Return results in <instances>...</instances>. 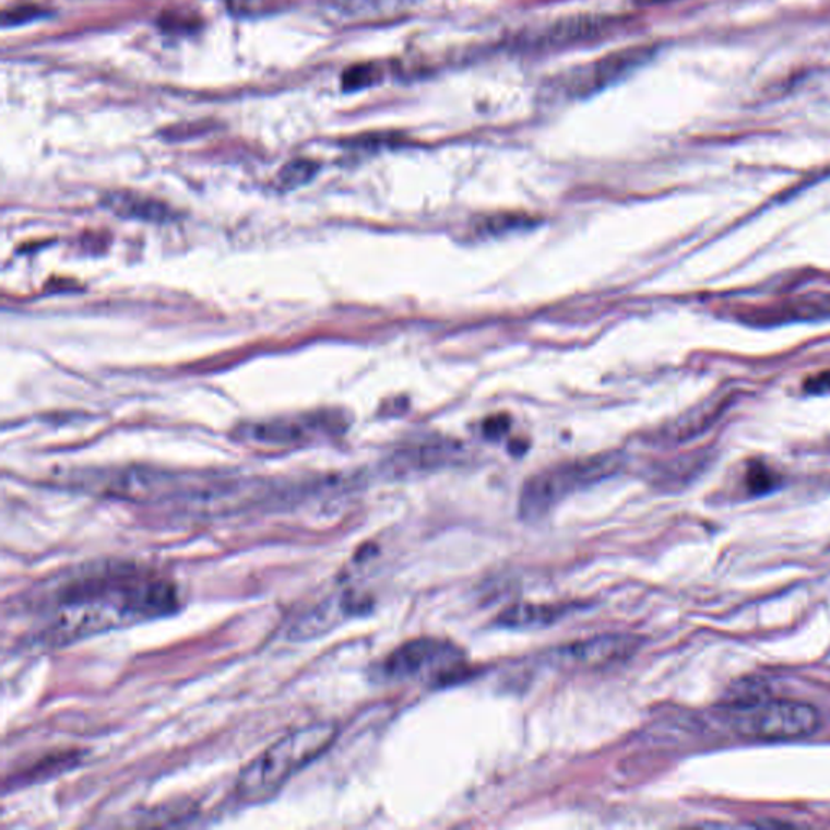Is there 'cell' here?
Returning <instances> with one entry per match:
<instances>
[{"instance_id": "obj_1", "label": "cell", "mask_w": 830, "mask_h": 830, "mask_svg": "<svg viewBox=\"0 0 830 830\" xmlns=\"http://www.w3.org/2000/svg\"><path fill=\"white\" fill-rule=\"evenodd\" d=\"M179 607L176 585L129 564H102L66 576L43 597L39 639L63 645L122 625L167 617Z\"/></svg>"}, {"instance_id": "obj_2", "label": "cell", "mask_w": 830, "mask_h": 830, "mask_svg": "<svg viewBox=\"0 0 830 830\" xmlns=\"http://www.w3.org/2000/svg\"><path fill=\"white\" fill-rule=\"evenodd\" d=\"M336 736V726L320 722L294 730L268 746L237 779L236 798L246 805L273 798L294 775L323 755Z\"/></svg>"}, {"instance_id": "obj_3", "label": "cell", "mask_w": 830, "mask_h": 830, "mask_svg": "<svg viewBox=\"0 0 830 830\" xmlns=\"http://www.w3.org/2000/svg\"><path fill=\"white\" fill-rule=\"evenodd\" d=\"M620 453L597 454L532 475L519 495V514L524 521H541L568 495L617 474Z\"/></svg>"}, {"instance_id": "obj_4", "label": "cell", "mask_w": 830, "mask_h": 830, "mask_svg": "<svg viewBox=\"0 0 830 830\" xmlns=\"http://www.w3.org/2000/svg\"><path fill=\"white\" fill-rule=\"evenodd\" d=\"M732 725L745 738L768 742L806 738L818 732L819 712L806 702L764 698L751 704L735 706Z\"/></svg>"}, {"instance_id": "obj_5", "label": "cell", "mask_w": 830, "mask_h": 830, "mask_svg": "<svg viewBox=\"0 0 830 830\" xmlns=\"http://www.w3.org/2000/svg\"><path fill=\"white\" fill-rule=\"evenodd\" d=\"M651 56V49L641 46L607 54L595 62L576 67L555 79L550 92L565 99L589 98L628 79L636 70L641 69Z\"/></svg>"}, {"instance_id": "obj_6", "label": "cell", "mask_w": 830, "mask_h": 830, "mask_svg": "<svg viewBox=\"0 0 830 830\" xmlns=\"http://www.w3.org/2000/svg\"><path fill=\"white\" fill-rule=\"evenodd\" d=\"M618 28V20L604 15H571L555 20L519 38L525 51H560L598 42Z\"/></svg>"}, {"instance_id": "obj_7", "label": "cell", "mask_w": 830, "mask_h": 830, "mask_svg": "<svg viewBox=\"0 0 830 830\" xmlns=\"http://www.w3.org/2000/svg\"><path fill=\"white\" fill-rule=\"evenodd\" d=\"M460 659V651L450 642L434 638L413 639L384 659L380 675L390 681H404L431 671L453 667Z\"/></svg>"}, {"instance_id": "obj_8", "label": "cell", "mask_w": 830, "mask_h": 830, "mask_svg": "<svg viewBox=\"0 0 830 830\" xmlns=\"http://www.w3.org/2000/svg\"><path fill=\"white\" fill-rule=\"evenodd\" d=\"M639 641L628 635H604L572 642L558 651L560 662L576 667L604 668L626 661L638 651Z\"/></svg>"}, {"instance_id": "obj_9", "label": "cell", "mask_w": 830, "mask_h": 830, "mask_svg": "<svg viewBox=\"0 0 830 830\" xmlns=\"http://www.w3.org/2000/svg\"><path fill=\"white\" fill-rule=\"evenodd\" d=\"M331 422L337 418H274V420L260 422V424L247 425L240 437L246 440L257 441L260 444H273V447H289L300 444L309 440L320 425L330 427Z\"/></svg>"}, {"instance_id": "obj_10", "label": "cell", "mask_w": 830, "mask_h": 830, "mask_svg": "<svg viewBox=\"0 0 830 830\" xmlns=\"http://www.w3.org/2000/svg\"><path fill=\"white\" fill-rule=\"evenodd\" d=\"M104 206L116 216L130 220L149 221V223H167L173 220L174 211L157 200L129 192H114L104 197Z\"/></svg>"}, {"instance_id": "obj_11", "label": "cell", "mask_w": 830, "mask_h": 830, "mask_svg": "<svg viewBox=\"0 0 830 830\" xmlns=\"http://www.w3.org/2000/svg\"><path fill=\"white\" fill-rule=\"evenodd\" d=\"M418 0H333L334 10L351 22H378L410 12Z\"/></svg>"}, {"instance_id": "obj_12", "label": "cell", "mask_w": 830, "mask_h": 830, "mask_svg": "<svg viewBox=\"0 0 830 830\" xmlns=\"http://www.w3.org/2000/svg\"><path fill=\"white\" fill-rule=\"evenodd\" d=\"M571 610L572 607H568V605L565 604L514 605V607L507 608V610L498 617V625H500L501 628L508 629L542 628V626L554 625V622L560 621L561 618L567 617Z\"/></svg>"}, {"instance_id": "obj_13", "label": "cell", "mask_w": 830, "mask_h": 830, "mask_svg": "<svg viewBox=\"0 0 830 830\" xmlns=\"http://www.w3.org/2000/svg\"><path fill=\"white\" fill-rule=\"evenodd\" d=\"M318 164L310 159H294L287 163L277 174V186L283 190L299 189L306 186L315 174H317Z\"/></svg>"}, {"instance_id": "obj_14", "label": "cell", "mask_w": 830, "mask_h": 830, "mask_svg": "<svg viewBox=\"0 0 830 830\" xmlns=\"http://www.w3.org/2000/svg\"><path fill=\"white\" fill-rule=\"evenodd\" d=\"M381 76H383V73H381L380 67L374 66V63L354 66L344 72L343 88L346 92H359V90L377 85Z\"/></svg>"}, {"instance_id": "obj_15", "label": "cell", "mask_w": 830, "mask_h": 830, "mask_svg": "<svg viewBox=\"0 0 830 830\" xmlns=\"http://www.w3.org/2000/svg\"><path fill=\"white\" fill-rule=\"evenodd\" d=\"M746 484L749 491L755 495L768 494L778 485V477L762 464L755 463L748 469L746 474Z\"/></svg>"}, {"instance_id": "obj_16", "label": "cell", "mask_w": 830, "mask_h": 830, "mask_svg": "<svg viewBox=\"0 0 830 830\" xmlns=\"http://www.w3.org/2000/svg\"><path fill=\"white\" fill-rule=\"evenodd\" d=\"M527 226V217L522 216H494L485 220L484 223L478 226V229L485 234H491V236H498V234L508 233V230L518 229V227Z\"/></svg>"}, {"instance_id": "obj_17", "label": "cell", "mask_w": 830, "mask_h": 830, "mask_svg": "<svg viewBox=\"0 0 830 830\" xmlns=\"http://www.w3.org/2000/svg\"><path fill=\"white\" fill-rule=\"evenodd\" d=\"M42 9L33 5L16 7V9L3 12L2 25H23V23L33 22L42 16Z\"/></svg>"}, {"instance_id": "obj_18", "label": "cell", "mask_w": 830, "mask_h": 830, "mask_svg": "<svg viewBox=\"0 0 830 830\" xmlns=\"http://www.w3.org/2000/svg\"><path fill=\"white\" fill-rule=\"evenodd\" d=\"M805 390L811 394L830 393V370L813 375L805 381Z\"/></svg>"}, {"instance_id": "obj_19", "label": "cell", "mask_w": 830, "mask_h": 830, "mask_svg": "<svg viewBox=\"0 0 830 830\" xmlns=\"http://www.w3.org/2000/svg\"><path fill=\"white\" fill-rule=\"evenodd\" d=\"M508 428H510V420L503 415H497V417L488 418L485 422L484 434L488 438H500L507 434Z\"/></svg>"}]
</instances>
